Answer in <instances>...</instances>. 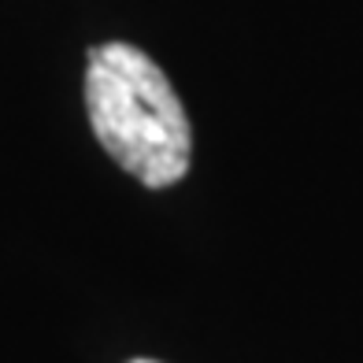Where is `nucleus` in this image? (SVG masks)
Listing matches in <instances>:
<instances>
[{"mask_svg":"<svg viewBox=\"0 0 363 363\" xmlns=\"http://www.w3.org/2000/svg\"><path fill=\"white\" fill-rule=\"evenodd\" d=\"M86 111L93 134L119 167L148 189L186 178L193 130L171 78L138 45H96L86 63Z\"/></svg>","mask_w":363,"mask_h":363,"instance_id":"1","label":"nucleus"},{"mask_svg":"<svg viewBox=\"0 0 363 363\" xmlns=\"http://www.w3.org/2000/svg\"><path fill=\"white\" fill-rule=\"evenodd\" d=\"M130 363H156V359H130Z\"/></svg>","mask_w":363,"mask_h":363,"instance_id":"2","label":"nucleus"}]
</instances>
